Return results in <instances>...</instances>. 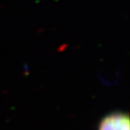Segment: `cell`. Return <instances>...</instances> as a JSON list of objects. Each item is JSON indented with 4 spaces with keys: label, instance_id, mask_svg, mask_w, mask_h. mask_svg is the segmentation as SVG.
Wrapping results in <instances>:
<instances>
[{
    "label": "cell",
    "instance_id": "obj_1",
    "mask_svg": "<svg viewBox=\"0 0 130 130\" xmlns=\"http://www.w3.org/2000/svg\"><path fill=\"white\" fill-rule=\"evenodd\" d=\"M98 130H130L128 114L124 112H113L100 120Z\"/></svg>",
    "mask_w": 130,
    "mask_h": 130
}]
</instances>
